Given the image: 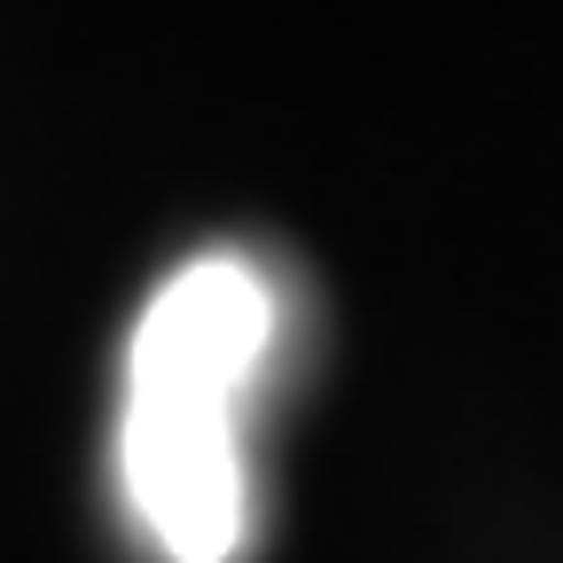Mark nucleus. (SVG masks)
<instances>
[{
    "mask_svg": "<svg viewBox=\"0 0 563 563\" xmlns=\"http://www.w3.org/2000/svg\"><path fill=\"white\" fill-rule=\"evenodd\" d=\"M266 282L211 251L150 298L125 361V493L173 563H228L243 540L235 391L266 352Z\"/></svg>",
    "mask_w": 563,
    "mask_h": 563,
    "instance_id": "nucleus-1",
    "label": "nucleus"
}]
</instances>
